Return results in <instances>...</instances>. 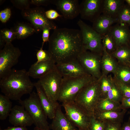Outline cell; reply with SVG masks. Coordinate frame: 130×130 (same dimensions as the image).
<instances>
[{
    "mask_svg": "<svg viewBox=\"0 0 130 130\" xmlns=\"http://www.w3.org/2000/svg\"><path fill=\"white\" fill-rule=\"evenodd\" d=\"M129 43L130 45V39H129Z\"/></svg>",
    "mask_w": 130,
    "mask_h": 130,
    "instance_id": "49",
    "label": "cell"
},
{
    "mask_svg": "<svg viewBox=\"0 0 130 130\" xmlns=\"http://www.w3.org/2000/svg\"><path fill=\"white\" fill-rule=\"evenodd\" d=\"M123 97L120 91L115 84L114 79L112 87L108 92L106 98L120 103Z\"/></svg>",
    "mask_w": 130,
    "mask_h": 130,
    "instance_id": "32",
    "label": "cell"
},
{
    "mask_svg": "<svg viewBox=\"0 0 130 130\" xmlns=\"http://www.w3.org/2000/svg\"><path fill=\"white\" fill-rule=\"evenodd\" d=\"M120 130H130V117L122 125Z\"/></svg>",
    "mask_w": 130,
    "mask_h": 130,
    "instance_id": "45",
    "label": "cell"
},
{
    "mask_svg": "<svg viewBox=\"0 0 130 130\" xmlns=\"http://www.w3.org/2000/svg\"><path fill=\"white\" fill-rule=\"evenodd\" d=\"M16 34V39H25L35 32L33 26L30 25L24 22H19L13 28Z\"/></svg>",
    "mask_w": 130,
    "mask_h": 130,
    "instance_id": "24",
    "label": "cell"
},
{
    "mask_svg": "<svg viewBox=\"0 0 130 130\" xmlns=\"http://www.w3.org/2000/svg\"><path fill=\"white\" fill-rule=\"evenodd\" d=\"M65 114L79 130H90L91 117L74 101L62 103Z\"/></svg>",
    "mask_w": 130,
    "mask_h": 130,
    "instance_id": "9",
    "label": "cell"
},
{
    "mask_svg": "<svg viewBox=\"0 0 130 130\" xmlns=\"http://www.w3.org/2000/svg\"><path fill=\"white\" fill-rule=\"evenodd\" d=\"M101 99L99 79L95 80L84 87L74 101L91 117L94 115L97 104Z\"/></svg>",
    "mask_w": 130,
    "mask_h": 130,
    "instance_id": "3",
    "label": "cell"
},
{
    "mask_svg": "<svg viewBox=\"0 0 130 130\" xmlns=\"http://www.w3.org/2000/svg\"><path fill=\"white\" fill-rule=\"evenodd\" d=\"M25 69H12L5 76L0 79L1 92L10 100L19 101L24 95L32 92L34 83L30 79Z\"/></svg>",
    "mask_w": 130,
    "mask_h": 130,
    "instance_id": "2",
    "label": "cell"
},
{
    "mask_svg": "<svg viewBox=\"0 0 130 130\" xmlns=\"http://www.w3.org/2000/svg\"><path fill=\"white\" fill-rule=\"evenodd\" d=\"M101 64L103 74L106 75L110 72L114 74L118 66L113 57L107 52L103 46Z\"/></svg>",
    "mask_w": 130,
    "mask_h": 130,
    "instance_id": "23",
    "label": "cell"
},
{
    "mask_svg": "<svg viewBox=\"0 0 130 130\" xmlns=\"http://www.w3.org/2000/svg\"><path fill=\"white\" fill-rule=\"evenodd\" d=\"M127 45L123 46L117 48L111 54L121 62L124 63L128 61L130 59V48Z\"/></svg>",
    "mask_w": 130,
    "mask_h": 130,
    "instance_id": "29",
    "label": "cell"
},
{
    "mask_svg": "<svg viewBox=\"0 0 130 130\" xmlns=\"http://www.w3.org/2000/svg\"><path fill=\"white\" fill-rule=\"evenodd\" d=\"M0 36L2 37L6 43H11L16 39L15 33L13 28H5L1 30Z\"/></svg>",
    "mask_w": 130,
    "mask_h": 130,
    "instance_id": "33",
    "label": "cell"
},
{
    "mask_svg": "<svg viewBox=\"0 0 130 130\" xmlns=\"http://www.w3.org/2000/svg\"><path fill=\"white\" fill-rule=\"evenodd\" d=\"M104 122L105 125L104 130H121L122 125V123L111 122Z\"/></svg>",
    "mask_w": 130,
    "mask_h": 130,
    "instance_id": "38",
    "label": "cell"
},
{
    "mask_svg": "<svg viewBox=\"0 0 130 130\" xmlns=\"http://www.w3.org/2000/svg\"><path fill=\"white\" fill-rule=\"evenodd\" d=\"M21 53L12 43H6L0 50V79L6 75L18 61Z\"/></svg>",
    "mask_w": 130,
    "mask_h": 130,
    "instance_id": "10",
    "label": "cell"
},
{
    "mask_svg": "<svg viewBox=\"0 0 130 130\" xmlns=\"http://www.w3.org/2000/svg\"><path fill=\"white\" fill-rule=\"evenodd\" d=\"M99 80L101 99H105L108 92L112 87L114 79L111 77L103 74Z\"/></svg>",
    "mask_w": 130,
    "mask_h": 130,
    "instance_id": "28",
    "label": "cell"
},
{
    "mask_svg": "<svg viewBox=\"0 0 130 130\" xmlns=\"http://www.w3.org/2000/svg\"><path fill=\"white\" fill-rule=\"evenodd\" d=\"M52 0H31L30 4L38 6H46L52 3Z\"/></svg>",
    "mask_w": 130,
    "mask_h": 130,
    "instance_id": "42",
    "label": "cell"
},
{
    "mask_svg": "<svg viewBox=\"0 0 130 130\" xmlns=\"http://www.w3.org/2000/svg\"><path fill=\"white\" fill-rule=\"evenodd\" d=\"M42 46L36 53L37 61L35 63H38L40 62L47 61L52 58V56L48 51L43 49Z\"/></svg>",
    "mask_w": 130,
    "mask_h": 130,
    "instance_id": "34",
    "label": "cell"
},
{
    "mask_svg": "<svg viewBox=\"0 0 130 130\" xmlns=\"http://www.w3.org/2000/svg\"><path fill=\"white\" fill-rule=\"evenodd\" d=\"M128 25L124 23H117L112 25L109 32L115 41L117 49L127 45L130 37V30Z\"/></svg>",
    "mask_w": 130,
    "mask_h": 130,
    "instance_id": "16",
    "label": "cell"
},
{
    "mask_svg": "<svg viewBox=\"0 0 130 130\" xmlns=\"http://www.w3.org/2000/svg\"><path fill=\"white\" fill-rule=\"evenodd\" d=\"M12 104L10 99L5 95L0 94V119L5 120L12 109Z\"/></svg>",
    "mask_w": 130,
    "mask_h": 130,
    "instance_id": "26",
    "label": "cell"
},
{
    "mask_svg": "<svg viewBox=\"0 0 130 130\" xmlns=\"http://www.w3.org/2000/svg\"><path fill=\"white\" fill-rule=\"evenodd\" d=\"M41 105L47 118L52 119L55 114L57 107L59 104L51 101L45 93L42 88L38 81L34 83Z\"/></svg>",
    "mask_w": 130,
    "mask_h": 130,
    "instance_id": "18",
    "label": "cell"
},
{
    "mask_svg": "<svg viewBox=\"0 0 130 130\" xmlns=\"http://www.w3.org/2000/svg\"></svg>",
    "mask_w": 130,
    "mask_h": 130,
    "instance_id": "52",
    "label": "cell"
},
{
    "mask_svg": "<svg viewBox=\"0 0 130 130\" xmlns=\"http://www.w3.org/2000/svg\"><path fill=\"white\" fill-rule=\"evenodd\" d=\"M114 74L116 79L130 86V68L118 66Z\"/></svg>",
    "mask_w": 130,
    "mask_h": 130,
    "instance_id": "27",
    "label": "cell"
},
{
    "mask_svg": "<svg viewBox=\"0 0 130 130\" xmlns=\"http://www.w3.org/2000/svg\"><path fill=\"white\" fill-rule=\"evenodd\" d=\"M11 11L9 8H7L0 12V20L3 23L6 22L11 15Z\"/></svg>",
    "mask_w": 130,
    "mask_h": 130,
    "instance_id": "39",
    "label": "cell"
},
{
    "mask_svg": "<svg viewBox=\"0 0 130 130\" xmlns=\"http://www.w3.org/2000/svg\"><path fill=\"white\" fill-rule=\"evenodd\" d=\"M123 0H103L102 14L114 18H117L118 13L124 4Z\"/></svg>",
    "mask_w": 130,
    "mask_h": 130,
    "instance_id": "22",
    "label": "cell"
},
{
    "mask_svg": "<svg viewBox=\"0 0 130 130\" xmlns=\"http://www.w3.org/2000/svg\"><path fill=\"white\" fill-rule=\"evenodd\" d=\"M9 123L14 126H30L34 124L32 117L22 105L12 107L9 116Z\"/></svg>",
    "mask_w": 130,
    "mask_h": 130,
    "instance_id": "14",
    "label": "cell"
},
{
    "mask_svg": "<svg viewBox=\"0 0 130 130\" xmlns=\"http://www.w3.org/2000/svg\"><path fill=\"white\" fill-rule=\"evenodd\" d=\"M127 111V109H123L120 110L96 112L94 116L97 119L102 122L122 123Z\"/></svg>",
    "mask_w": 130,
    "mask_h": 130,
    "instance_id": "21",
    "label": "cell"
},
{
    "mask_svg": "<svg viewBox=\"0 0 130 130\" xmlns=\"http://www.w3.org/2000/svg\"><path fill=\"white\" fill-rule=\"evenodd\" d=\"M104 122L97 119L94 115L91 117L90 130H104Z\"/></svg>",
    "mask_w": 130,
    "mask_h": 130,
    "instance_id": "35",
    "label": "cell"
},
{
    "mask_svg": "<svg viewBox=\"0 0 130 130\" xmlns=\"http://www.w3.org/2000/svg\"><path fill=\"white\" fill-rule=\"evenodd\" d=\"M14 6L22 10L30 8V1L29 0H10Z\"/></svg>",
    "mask_w": 130,
    "mask_h": 130,
    "instance_id": "37",
    "label": "cell"
},
{
    "mask_svg": "<svg viewBox=\"0 0 130 130\" xmlns=\"http://www.w3.org/2000/svg\"><path fill=\"white\" fill-rule=\"evenodd\" d=\"M118 22L117 18L102 14L93 22L92 27L102 35L108 32L113 24Z\"/></svg>",
    "mask_w": 130,
    "mask_h": 130,
    "instance_id": "20",
    "label": "cell"
},
{
    "mask_svg": "<svg viewBox=\"0 0 130 130\" xmlns=\"http://www.w3.org/2000/svg\"><path fill=\"white\" fill-rule=\"evenodd\" d=\"M103 46L109 53L111 54L117 49L114 40L108 31L102 35Z\"/></svg>",
    "mask_w": 130,
    "mask_h": 130,
    "instance_id": "31",
    "label": "cell"
},
{
    "mask_svg": "<svg viewBox=\"0 0 130 130\" xmlns=\"http://www.w3.org/2000/svg\"><path fill=\"white\" fill-rule=\"evenodd\" d=\"M56 64L52 58L38 63H35L31 65L28 72L30 77L39 79L55 69Z\"/></svg>",
    "mask_w": 130,
    "mask_h": 130,
    "instance_id": "19",
    "label": "cell"
},
{
    "mask_svg": "<svg viewBox=\"0 0 130 130\" xmlns=\"http://www.w3.org/2000/svg\"></svg>",
    "mask_w": 130,
    "mask_h": 130,
    "instance_id": "51",
    "label": "cell"
},
{
    "mask_svg": "<svg viewBox=\"0 0 130 130\" xmlns=\"http://www.w3.org/2000/svg\"><path fill=\"white\" fill-rule=\"evenodd\" d=\"M129 63H130V59L129 60Z\"/></svg>",
    "mask_w": 130,
    "mask_h": 130,
    "instance_id": "50",
    "label": "cell"
},
{
    "mask_svg": "<svg viewBox=\"0 0 130 130\" xmlns=\"http://www.w3.org/2000/svg\"><path fill=\"white\" fill-rule=\"evenodd\" d=\"M121 102V107L122 110L130 109V97H123Z\"/></svg>",
    "mask_w": 130,
    "mask_h": 130,
    "instance_id": "43",
    "label": "cell"
},
{
    "mask_svg": "<svg viewBox=\"0 0 130 130\" xmlns=\"http://www.w3.org/2000/svg\"><path fill=\"white\" fill-rule=\"evenodd\" d=\"M21 13L24 19L30 22L36 33L41 32L46 27L53 30L57 28L54 23L47 18L45 11L42 7L29 8L22 10Z\"/></svg>",
    "mask_w": 130,
    "mask_h": 130,
    "instance_id": "8",
    "label": "cell"
},
{
    "mask_svg": "<svg viewBox=\"0 0 130 130\" xmlns=\"http://www.w3.org/2000/svg\"><path fill=\"white\" fill-rule=\"evenodd\" d=\"M123 97H130V86L124 84L116 79H114Z\"/></svg>",
    "mask_w": 130,
    "mask_h": 130,
    "instance_id": "36",
    "label": "cell"
},
{
    "mask_svg": "<svg viewBox=\"0 0 130 130\" xmlns=\"http://www.w3.org/2000/svg\"><path fill=\"white\" fill-rule=\"evenodd\" d=\"M125 1L128 3V5L130 6V0H126Z\"/></svg>",
    "mask_w": 130,
    "mask_h": 130,
    "instance_id": "46",
    "label": "cell"
},
{
    "mask_svg": "<svg viewBox=\"0 0 130 130\" xmlns=\"http://www.w3.org/2000/svg\"><path fill=\"white\" fill-rule=\"evenodd\" d=\"M100 59L99 54L87 51L81 53L77 58L86 73L97 79H99L101 76Z\"/></svg>",
    "mask_w": 130,
    "mask_h": 130,
    "instance_id": "11",
    "label": "cell"
},
{
    "mask_svg": "<svg viewBox=\"0 0 130 130\" xmlns=\"http://www.w3.org/2000/svg\"><path fill=\"white\" fill-rule=\"evenodd\" d=\"M19 102L31 116L35 127L43 130H50L47 117L37 93L32 92L28 98Z\"/></svg>",
    "mask_w": 130,
    "mask_h": 130,
    "instance_id": "5",
    "label": "cell"
},
{
    "mask_svg": "<svg viewBox=\"0 0 130 130\" xmlns=\"http://www.w3.org/2000/svg\"><path fill=\"white\" fill-rule=\"evenodd\" d=\"M56 67L63 77H77L88 74L77 59L65 63L57 64Z\"/></svg>",
    "mask_w": 130,
    "mask_h": 130,
    "instance_id": "15",
    "label": "cell"
},
{
    "mask_svg": "<svg viewBox=\"0 0 130 130\" xmlns=\"http://www.w3.org/2000/svg\"><path fill=\"white\" fill-rule=\"evenodd\" d=\"M52 3L66 19L72 20L80 14V4L78 0H52Z\"/></svg>",
    "mask_w": 130,
    "mask_h": 130,
    "instance_id": "13",
    "label": "cell"
},
{
    "mask_svg": "<svg viewBox=\"0 0 130 130\" xmlns=\"http://www.w3.org/2000/svg\"><path fill=\"white\" fill-rule=\"evenodd\" d=\"M49 127L53 130H79L63 113L59 104L57 107L55 116Z\"/></svg>",
    "mask_w": 130,
    "mask_h": 130,
    "instance_id": "17",
    "label": "cell"
},
{
    "mask_svg": "<svg viewBox=\"0 0 130 130\" xmlns=\"http://www.w3.org/2000/svg\"><path fill=\"white\" fill-rule=\"evenodd\" d=\"M103 0H83L80 4L81 18L93 23L102 13Z\"/></svg>",
    "mask_w": 130,
    "mask_h": 130,
    "instance_id": "12",
    "label": "cell"
},
{
    "mask_svg": "<svg viewBox=\"0 0 130 130\" xmlns=\"http://www.w3.org/2000/svg\"><path fill=\"white\" fill-rule=\"evenodd\" d=\"M128 114H130V110L128 111Z\"/></svg>",
    "mask_w": 130,
    "mask_h": 130,
    "instance_id": "48",
    "label": "cell"
},
{
    "mask_svg": "<svg viewBox=\"0 0 130 130\" xmlns=\"http://www.w3.org/2000/svg\"><path fill=\"white\" fill-rule=\"evenodd\" d=\"M33 130H43L39 129L37 127H35L34 129Z\"/></svg>",
    "mask_w": 130,
    "mask_h": 130,
    "instance_id": "47",
    "label": "cell"
},
{
    "mask_svg": "<svg viewBox=\"0 0 130 130\" xmlns=\"http://www.w3.org/2000/svg\"><path fill=\"white\" fill-rule=\"evenodd\" d=\"M96 79L89 74L77 77H63L58 101L62 103L74 101L84 87Z\"/></svg>",
    "mask_w": 130,
    "mask_h": 130,
    "instance_id": "4",
    "label": "cell"
},
{
    "mask_svg": "<svg viewBox=\"0 0 130 130\" xmlns=\"http://www.w3.org/2000/svg\"><path fill=\"white\" fill-rule=\"evenodd\" d=\"M0 130H27L26 127L25 126H13L9 127L7 128Z\"/></svg>",
    "mask_w": 130,
    "mask_h": 130,
    "instance_id": "44",
    "label": "cell"
},
{
    "mask_svg": "<svg viewBox=\"0 0 130 130\" xmlns=\"http://www.w3.org/2000/svg\"><path fill=\"white\" fill-rule=\"evenodd\" d=\"M117 19V23H124L130 26V6L124 4L118 13Z\"/></svg>",
    "mask_w": 130,
    "mask_h": 130,
    "instance_id": "30",
    "label": "cell"
},
{
    "mask_svg": "<svg viewBox=\"0 0 130 130\" xmlns=\"http://www.w3.org/2000/svg\"><path fill=\"white\" fill-rule=\"evenodd\" d=\"M45 14L47 18L50 20L62 17L56 11L53 9L45 11Z\"/></svg>",
    "mask_w": 130,
    "mask_h": 130,
    "instance_id": "40",
    "label": "cell"
},
{
    "mask_svg": "<svg viewBox=\"0 0 130 130\" xmlns=\"http://www.w3.org/2000/svg\"><path fill=\"white\" fill-rule=\"evenodd\" d=\"M122 110L120 103L108 99H101L97 104L94 113L96 112Z\"/></svg>",
    "mask_w": 130,
    "mask_h": 130,
    "instance_id": "25",
    "label": "cell"
},
{
    "mask_svg": "<svg viewBox=\"0 0 130 130\" xmlns=\"http://www.w3.org/2000/svg\"><path fill=\"white\" fill-rule=\"evenodd\" d=\"M62 79L56 67L38 81L48 97L53 103L58 102Z\"/></svg>",
    "mask_w": 130,
    "mask_h": 130,
    "instance_id": "6",
    "label": "cell"
},
{
    "mask_svg": "<svg viewBox=\"0 0 130 130\" xmlns=\"http://www.w3.org/2000/svg\"><path fill=\"white\" fill-rule=\"evenodd\" d=\"M48 51L56 64L77 59L84 51L80 30L66 28L53 30L48 41Z\"/></svg>",
    "mask_w": 130,
    "mask_h": 130,
    "instance_id": "1",
    "label": "cell"
},
{
    "mask_svg": "<svg viewBox=\"0 0 130 130\" xmlns=\"http://www.w3.org/2000/svg\"><path fill=\"white\" fill-rule=\"evenodd\" d=\"M82 38L83 48L84 51L100 53L103 52L102 35L82 20L77 22Z\"/></svg>",
    "mask_w": 130,
    "mask_h": 130,
    "instance_id": "7",
    "label": "cell"
},
{
    "mask_svg": "<svg viewBox=\"0 0 130 130\" xmlns=\"http://www.w3.org/2000/svg\"><path fill=\"white\" fill-rule=\"evenodd\" d=\"M51 29L47 27L44 28L43 30L42 39L43 41L42 46H43L44 43L46 42H48L50 37V32Z\"/></svg>",
    "mask_w": 130,
    "mask_h": 130,
    "instance_id": "41",
    "label": "cell"
}]
</instances>
